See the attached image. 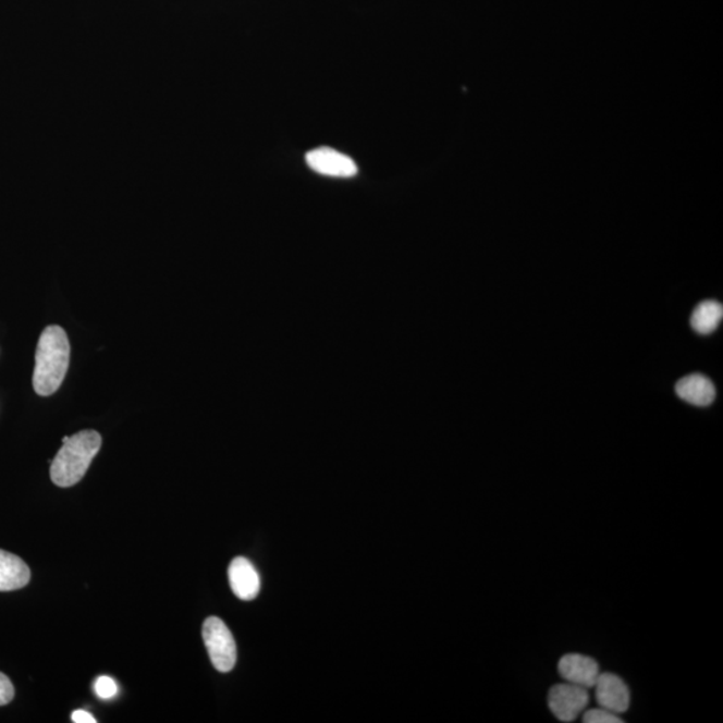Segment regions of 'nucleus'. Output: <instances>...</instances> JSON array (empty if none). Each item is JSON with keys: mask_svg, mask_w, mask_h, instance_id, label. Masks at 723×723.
Here are the masks:
<instances>
[{"mask_svg": "<svg viewBox=\"0 0 723 723\" xmlns=\"http://www.w3.org/2000/svg\"><path fill=\"white\" fill-rule=\"evenodd\" d=\"M306 161L314 172L323 176L348 179L358 173V167L353 159L331 148L308 151Z\"/></svg>", "mask_w": 723, "mask_h": 723, "instance_id": "5", "label": "nucleus"}, {"mask_svg": "<svg viewBox=\"0 0 723 723\" xmlns=\"http://www.w3.org/2000/svg\"><path fill=\"white\" fill-rule=\"evenodd\" d=\"M30 568L20 556L0 550V591H15L30 583Z\"/></svg>", "mask_w": 723, "mask_h": 723, "instance_id": "9", "label": "nucleus"}, {"mask_svg": "<svg viewBox=\"0 0 723 723\" xmlns=\"http://www.w3.org/2000/svg\"><path fill=\"white\" fill-rule=\"evenodd\" d=\"M203 639L209 658L220 673H230L235 667L237 650L230 628L219 617H208L203 626Z\"/></svg>", "mask_w": 723, "mask_h": 723, "instance_id": "3", "label": "nucleus"}, {"mask_svg": "<svg viewBox=\"0 0 723 723\" xmlns=\"http://www.w3.org/2000/svg\"><path fill=\"white\" fill-rule=\"evenodd\" d=\"M72 720L75 723H96L95 716H93L90 713H87L85 710H75Z\"/></svg>", "mask_w": 723, "mask_h": 723, "instance_id": "15", "label": "nucleus"}, {"mask_svg": "<svg viewBox=\"0 0 723 723\" xmlns=\"http://www.w3.org/2000/svg\"><path fill=\"white\" fill-rule=\"evenodd\" d=\"M722 318L723 307L721 303L707 301L702 302L701 305H698L696 310H694L691 315V326L698 334L707 335L719 329Z\"/></svg>", "mask_w": 723, "mask_h": 723, "instance_id": "11", "label": "nucleus"}, {"mask_svg": "<svg viewBox=\"0 0 723 723\" xmlns=\"http://www.w3.org/2000/svg\"><path fill=\"white\" fill-rule=\"evenodd\" d=\"M675 392L679 399L696 406H709L715 400V388L708 377L691 375L676 383Z\"/></svg>", "mask_w": 723, "mask_h": 723, "instance_id": "10", "label": "nucleus"}, {"mask_svg": "<svg viewBox=\"0 0 723 723\" xmlns=\"http://www.w3.org/2000/svg\"><path fill=\"white\" fill-rule=\"evenodd\" d=\"M590 703L586 687L568 684L555 685L548 694V704L552 714L562 722H574Z\"/></svg>", "mask_w": 723, "mask_h": 723, "instance_id": "4", "label": "nucleus"}, {"mask_svg": "<svg viewBox=\"0 0 723 723\" xmlns=\"http://www.w3.org/2000/svg\"><path fill=\"white\" fill-rule=\"evenodd\" d=\"M233 593L242 600H254L260 592V576L254 564L246 557L232 560L229 568Z\"/></svg>", "mask_w": 723, "mask_h": 723, "instance_id": "8", "label": "nucleus"}, {"mask_svg": "<svg viewBox=\"0 0 723 723\" xmlns=\"http://www.w3.org/2000/svg\"><path fill=\"white\" fill-rule=\"evenodd\" d=\"M15 696L14 685L11 684L8 675L0 673V707L9 704Z\"/></svg>", "mask_w": 723, "mask_h": 723, "instance_id": "14", "label": "nucleus"}, {"mask_svg": "<svg viewBox=\"0 0 723 723\" xmlns=\"http://www.w3.org/2000/svg\"><path fill=\"white\" fill-rule=\"evenodd\" d=\"M585 723H621L623 720L621 715L612 713V711L603 708L587 710L583 715Z\"/></svg>", "mask_w": 723, "mask_h": 723, "instance_id": "12", "label": "nucleus"}, {"mask_svg": "<svg viewBox=\"0 0 723 723\" xmlns=\"http://www.w3.org/2000/svg\"><path fill=\"white\" fill-rule=\"evenodd\" d=\"M593 687L600 708L608 709L617 715L628 710L629 690L620 676L611 673L600 674Z\"/></svg>", "mask_w": 723, "mask_h": 723, "instance_id": "6", "label": "nucleus"}, {"mask_svg": "<svg viewBox=\"0 0 723 723\" xmlns=\"http://www.w3.org/2000/svg\"><path fill=\"white\" fill-rule=\"evenodd\" d=\"M70 364V342L60 326L46 328L35 353L33 387L40 396H49L61 388Z\"/></svg>", "mask_w": 723, "mask_h": 723, "instance_id": "1", "label": "nucleus"}, {"mask_svg": "<svg viewBox=\"0 0 723 723\" xmlns=\"http://www.w3.org/2000/svg\"><path fill=\"white\" fill-rule=\"evenodd\" d=\"M557 669L565 682L586 687V689H591L600 675L598 662L581 654L564 655L560 659Z\"/></svg>", "mask_w": 723, "mask_h": 723, "instance_id": "7", "label": "nucleus"}, {"mask_svg": "<svg viewBox=\"0 0 723 723\" xmlns=\"http://www.w3.org/2000/svg\"><path fill=\"white\" fill-rule=\"evenodd\" d=\"M101 445V436L95 430H84L69 437L52 459L50 468L52 482L58 487L69 488L83 480Z\"/></svg>", "mask_w": 723, "mask_h": 723, "instance_id": "2", "label": "nucleus"}, {"mask_svg": "<svg viewBox=\"0 0 723 723\" xmlns=\"http://www.w3.org/2000/svg\"><path fill=\"white\" fill-rule=\"evenodd\" d=\"M95 691L97 696L101 699H110L117 696L119 687H117L115 681L110 678V676L102 675L96 681Z\"/></svg>", "mask_w": 723, "mask_h": 723, "instance_id": "13", "label": "nucleus"}]
</instances>
